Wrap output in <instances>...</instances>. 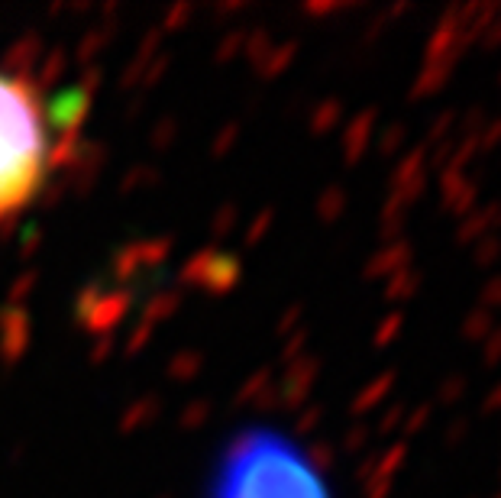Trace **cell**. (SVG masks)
Segmentation results:
<instances>
[{
    "mask_svg": "<svg viewBox=\"0 0 501 498\" xmlns=\"http://www.w3.org/2000/svg\"><path fill=\"white\" fill-rule=\"evenodd\" d=\"M211 498H330V489L291 440L252 430L223 453Z\"/></svg>",
    "mask_w": 501,
    "mask_h": 498,
    "instance_id": "cell-2",
    "label": "cell"
},
{
    "mask_svg": "<svg viewBox=\"0 0 501 498\" xmlns=\"http://www.w3.org/2000/svg\"><path fill=\"white\" fill-rule=\"evenodd\" d=\"M65 133L39 81L0 69V233L13 230L46 194L69 149Z\"/></svg>",
    "mask_w": 501,
    "mask_h": 498,
    "instance_id": "cell-1",
    "label": "cell"
}]
</instances>
